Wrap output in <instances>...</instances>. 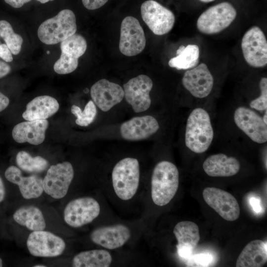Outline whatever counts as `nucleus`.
<instances>
[{"label": "nucleus", "mask_w": 267, "mask_h": 267, "mask_svg": "<svg viewBox=\"0 0 267 267\" xmlns=\"http://www.w3.org/2000/svg\"><path fill=\"white\" fill-rule=\"evenodd\" d=\"M213 137L214 131L208 112L201 108L193 109L187 120L186 146L195 153H201L209 148Z\"/></svg>", "instance_id": "1"}, {"label": "nucleus", "mask_w": 267, "mask_h": 267, "mask_svg": "<svg viewBox=\"0 0 267 267\" xmlns=\"http://www.w3.org/2000/svg\"><path fill=\"white\" fill-rule=\"evenodd\" d=\"M179 175L172 163L163 161L155 167L151 178V197L153 202L162 206L168 204L178 186Z\"/></svg>", "instance_id": "2"}, {"label": "nucleus", "mask_w": 267, "mask_h": 267, "mask_svg": "<svg viewBox=\"0 0 267 267\" xmlns=\"http://www.w3.org/2000/svg\"><path fill=\"white\" fill-rule=\"evenodd\" d=\"M76 19L71 10H61L56 16L43 22L38 29V36L44 44L52 45L61 43L75 34Z\"/></svg>", "instance_id": "3"}, {"label": "nucleus", "mask_w": 267, "mask_h": 267, "mask_svg": "<svg viewBox=\"0 0 267 267\" xmlns=\"http://www.w3.org/2000/svg\"><path fill=\"white\" fill-rule=\"evenodd\" d=\"M139 177L137 159L128 157L118 162L112 174L113 186L118 197L123 200L131 199L138 188Z\"/></svg>", "instance_id": "4"}, {"label": "nucleus", "mask_w": 267, "mask_h": 267, "mask_svg": "<svg viewBox=\"0 0 267 267\" xmlns=\"http://www.w3.org/2000/svg\"><path fill=\"white\" fill-rule=\"evenodd\" d=\"M236 15V10L231 3L222 2L204 11L197 19V28L205 34L219 33L227 28Z\"/></svg>", "instance_id": "5"}, {"label": "nucleus", "mask_w": 267, "mask_h": 267, "mask_svg": "<svg viewBox=\"0 0 267 267\" xmlns=\"http://www.w3.org/2000/svg\"><path fill=\"white\" fill-rule=\"evenodd\" d=\"M241 48L246 62L255 68L265 67L267 64V41L263 31L254 26L244 34Z\"/></svg>", "instance_id": "6"}, {"label": "nucleus", "mask_w": 267, "mask_h": 267, "mask_svg": "<svg viewBox=\"0 0 267 267\" xmlns=\"http://www.w3.org/2000/svg\"><path fill=\"white\" fill-rule=\"evenodd\" d=\"M71 164L64 162L52 165L43 179L44 191L54 199H61L67 194L74 178Z\"/></svg>", "instance_id": "7"}, {"label": "nucleus", "mask_w": 267, "mask_h": 267, "mask_svg": "<svg viewBox=\"0 0 267 267\" xmlns=\"http://www.w3.org/2000/svg\"><path fill=\"white\" fill-rule=\"evenodd\" d=\"M143 20L156 35H163L173 28L175 16L169 9L154 0H148L141 5Z\"/></svg>", "instance_id": "8"}, {"label": "nucleus", "mask_w": 267, "mask_h": 267, "mask_svg": "<svg viewBox=\"0 0 267 267\" xmlns=\"http://www.w3.org/2000/svg\"><path fill=\"white\" fill-rule=\"evenodd\" d=\"M100 206L90 197L79 198L70 201L65 207V222L73 227H79L92 222L99 215Z\"/></svg>", "instance_id": "9"}, {"label": "nucleus", "mask_w": 267, "mask_h": 267, "mask_svg": "<svg viewBox=\"0 0 267 267\" xmlns=\"http://www.w3.org/2000/svg\"><path fill=\"white\" fill-rule=\"evenodd\" d=\"M26 244L29 253L38 257L59 256L66 247L62 238L44 230L33 231L29 234Z\"/></svg>", "instance_id": "10"}, {"label": "nucleus", "mask_w": 267, "mask_h": 267, "mask_svg": "<svg viewBox=\"0 0 267 267\" xmlns=\"http://www.w3.org/2000/svg\"><path fill=\"white\" fill-rule=\"evenodd\" d=\"M145 44V36L138 20L133 16L125 17L121 25V52L128 56H135L143 51Z\"/></svg>", "instance_id": "11"}, {"label": "nucleus", "mask_w": 267, "mask_h": 267, "mask_svg": "<svg viewBox=\"0 0 267 267\" xmlns=\"http://www.w3.org/2000/svg\"><path fill=\"white\" fill-rule=\"evenodd\" d=\"M202 195L206 203L224 220L234 221L239 218V205L230 193L218 188L208 187L203 190Z\"/></svg>", "instance_id": "12"}, {"label": "nucleus", "mask_w": 267, "mask_h": 267, "mask_svg": "<svg viewBox=\"0 0 267 267\" xmlns=\"http://www.w3.org/2000/svg\"><path fill=\"white\" fill-rule=\"evenodd\" d=\"M123 87L125 99L135 112H141L149 108V92L153 87L150 77L145 75H138L130 80Z\"/></svg>", "instance_id": "13"}, {"label": "nucleus", "mask_w": 267, "mask_h": 267, "mask_svg": "<svg viewBox=\"0 0 267 267\" xmlns=\"http://www.w3.org/2000/svg\"><path fill=\"white\" fill-rule=\"evenodd\" d=\"M234 120L237 127L253 141L261 144L267 141V124L254 111L239 107L234 112Z\"/></svg>", "instance_id": "14"}, {"label": "nucleus", "mask_w": 267, "mask_h": 267, "mask_svg": "<svg viewBox=\"0 0 267 267\" xmlns=\"http://www.w3.org/2000/svg\"><path fill=\"white\" fill-rule=\"evenodd\" d=\"M182 83L193 96L202 98L211 93L214 78L207 65L202 63L185 72Z\"/></svg>", "instance_id": "15"}, {"label": "nucleus", "mask_w": 267, "mask_h": 267, "mask_svg": "<svg viewBox=\"0 0 267 267\" xmlns=\"http://www.w3.org/2000/svg\"><path fill=\"white\" fill-rule=\"evenodd\" d=\"M90 95L98 107L106 112L122 101L124 91L120 85L103 79L92 85Z\"/></svg>", "instance_id": "16"}, {"label": "nucleus", "mask_w": 267, "mask_h": 267, "mask_svg": "<svg viewBox=\"0 0 267 267\" xmlns=\"http://www.w3.org/2000/svg\"><path fill=\"white\" fill-rule=\"evenodd\" d=\"M159 126L157 120L149 115L134 117L120 127L122 137L128 140L147 138L155 133Z\"/></svg>", "instance_id": "17"}, {"label": "nucleus", "mask_w": 267, "mask_h": 267, "mask_svg": "<svg viewBox=\"0 0 267 267\" xmlns=\"http://www.w3.org/2000/svg\"><path fill=\"white\" fill-rule=\"evenodd\" d=\"M174 233L177 239V253L179 257L188 259L200 239L198 225L191 221H182L174 227Z\"/></svg>", "instance_id": "18"}, {"label": "nucleus", "mask_w": 267, "mask_h": 267, "mask_svg": "<svg viewBox=\"0 0 267 267\" xmlns=\"http://www.w3.org/2000/svg\"><path fill=\"white\" fill-rule=\"evenodd\" d=\"M129 228L123 224L100 227L90 234L91 241L108 249L122 246L130 238Z\"/></svg>", "instance_id": "19"}, {"label": "nucleus", "mask_w": 267, "mask_h": 267, "mask_svg": "<svg viewBox=\"0 0 267 267\" xmlns=\"http://www.w3.org/2000/svg\"><path fill=\"white\" fill-rule=\"evenodd\" d=\"M4 176L9 182L17 185L23 197L26 199L39 197L44 192L43 179L37 175L24 177L21 170L11 166L5 171Z\"/></svg>", "instance_id": "20"}, {"label": "nucleus", "mask_w": 267, "mask_h": 267, "mask_svg": "<svg viewBox=\"0 0 267 267\" xmlns=\"http://www.w3.org/2000/svg\"><path fill=\"white\" fill-rule=\"evenodd\" d=\"M48 127V122L46 119L21 122L14 127L12 137L18 143L28 142L39 145L44 141Z\"/></svg>", "instance_id": "21"}, {"label": "nucleus", "mask_w": 267, "mask_h": 267, "mask_svg": "<svg viewBox=\"0 0 267 267\" xmlns=\"http://www.w3.org/2000/svg\"><path fill=\"white\" fill-rule=\"evenodd\" d=\"M203 168L210 177H228L236 175L240 165L235 158L219 153L208 157L203 164Z\"/></svg>", "instance_id": "22"}, {"label": "nucleus", "mask_w": 267, "mask_h": 267, "mask_svg": "<svg viewBox=\"0 0 267 267\" xmlns=\"http://www.w3.org/2000/svg\"><path fill=\"white\" fill-rule=\"evenodd\" d=\"M59 106L58 102L54 97L48 95L39 96L27 104L22 117L27 121L46 119L54 114Z\"/></svg>", "instance_id": "23"}, {"label": "nucleus", "mask_w": 267, "mask_h": 267, "mask_svg": "<svg viewBox=\"0 0 267 267\" xmlns=\"http://www.w3.org/2000/svg\"><path fill=\"white\" fill-rule=\"evenodd\" d=\"M267 242L255 240L247 244L238 256L237 267H261L267 261Z\"/></svg>", "instance_id": "24"}, {"label": "nucleus", "mask_w": 267, "mask_h": 267, "mask_svg": "<svg viewBox=\"0 0 267 267\" xmlns=\"http://www.w3.org/2000/svg\"><path fill=\"white\" fill-rule=\"evenodd\" d=\"M14 221L32 231L44 229L46 223L41 210L33 205L24 206L13 214Z\"/></svg>", "instance_id": "25"}, {"label": "nucleus", "mask_w": 267, "mask_h": 267, "mask_svg": "<svg viewBox=\"0 0 267 267\" xmlns=\"http://www.w3.org/2000/svg\"><path fill=\"white\" fill-rule=\"evenodd\" d=\"M87 44L81 35L74 34L61 42V60L78 67V59L86 51Z\"/></svg>", "instance_id": "26"}, {"label": "nucleus", "mask_w": 267, "mask_h": 267, "mask_svg": "<svg viewBox=\"0 0 267 267\" xmlns=\"http://www.w3.org/2000/svg\"><path fill=\"white\" fill-rule=\"evenodd\" d=\"M110 254L105 250H91L82 252L72 260L74 267H108L112 262Z\"/></svg>", "instance_id": "27"}, {"label": "nucleus", "mask_w": 267, "mask_h": 267, "mask_svg": "<svg viewBox=\"0 0 267 267\" xmlns=\"http://www.w3.org/2000/svg\"><path fill=\"white\" fill-rule=\"evenodd\" d=\"M199 48L197 45H180L177 50V56L171 58L169 65L178 70L193 68L199 63Z\"/></svg>", "instance_id": "28"}, {"label": "nucleus", "mask_w": 267, "mask_h": 267, "mask_svg": "<svg viewBox=\"0 0 267 267\" xmlns=\"http://www.w3.org/2000/svg\"><path fill=\"white\" fill-rule=\"evenodd\" d=\"M16 162L21 169L28 173H40L48 166V162L45 159L40 156L32 157L24 151L18 152Z\"/></svg>", "instance_id": "29"}, {"label": "nucleus", "mask_w": 267, "mask_h": 267, "mask_svg": "<svg viewBox=\"0 0 267 267\" xmlns=\"http://www.w3.org/2000/svg\"><path fill=\"white\" fill-rule=\"evenodd\" d=\"M0 37L3 40L12 54L19 53L23 42V38L14 32L10 23L5 20H0Z\"/></svg>", "instance_id": "30"}, {"label": "nucleus", "mask_w": 267, "mask_h": 267, "mask_svg": "<svg viewBox=\"0 0 267 267\" xmlns=\"http://www.w3.org/2000/svg\"><path fill=\"white\" fill-rule=\"evenodd\" d=\"M71 111L77 117L76 123L84 127L88 126L93 121L97 113L95 104L91 100L87 103L83 111L75 105L72 106Z\"/></svg>", "instance_id": "31"}, {"label": "nucleus", "mask_w": 267, "mask_h": 267, "mask_svg": "<svg viewBox=\"0 0 267 267\" xmlns=\"http://www.w3.org/2000/svg\"><path fill=\"white\" fill-rule=\"evenodd\" d=\"M259 86L261 95L251 101L250 106L258 111H264L267 108V78H262L260 80Z\"/></svg>", "instance_id": "32"}, {"label": "nucleus", "mask_w": 267, "mask_h": 267, "mask_svg": "<svg viewBox=\"0 0 267 267\" xmlns=\"http://www.w3.org/2000/svg\"><path fill=\"white\" fill-rule=\"evenodd\" d=\"M214 258L210 253L193 254L188 259L187 267H209L214 263Z\"/></svg>", "instance_id": "33"}, {"label": "nucleus", "mask_w": 267, "mask_h": 267, "mask_svg": "<svg viewBox=\"0 0 267 267\" xmlns=\"http://www.w3.org/2000/svg\"><path fill=\"white\" fill-rule=\"evenodd\" d=\"M108 0H82L84 6L88 9L94 10L104 5Z\"/></svg>", "instance_id": "34"}, {"label": "nucleus", "mask_w": 267, "mask_h": 267, "mask_svg": "<svg viewBox=\"0 0 267 267\" xmlns=\"http://www.w3.org/2000/svg\"><path fill=\"white\" fill-rule=\"evenodd\" d=\"M0 58L7 63L13 61L12 54L5 44H0Z\"/></svg>", "instance_id": "35"}, {"label": "nucleus", "mask_w": 267, "mask_h": 267, "mask_svg": "<svg viewBox=\"0 0 267 267\" xmlns=\"http://www.w3.org/2000/svg\"><path fill=\"white\" fill-rule=\"evenodd\" d=\"M250 204L253 210L257 213H261L262 211L261 198L259 197H252L250 199Z\"/></svg>", "instance_id": "36"}, {"label": "nucleus", "mask_w": 267, "mask_h": 267, "mask_svg": "<svg viewBox=\"0 0 267 267\" xmlns=\"http://www.w3.org/2000/svg\"><path fill=\"white\" fill-rule=\"evenodd\" d=\"M10 66L3 60H0V79L7 75L11 71Z\"/></svg>", "instance_id": "37"}, {"label": "nucleus", "mask_w": 267, "mask_h": 267, "mask_svg": "<svg viewBox=\"0 0 267 267\" xmlns=\"http://www.w3.org/2000/svg\"><path fill=\"white\" fill-rule=\"evenodd\" d=\"M31 0H4V2L15 8L21 7L24 4L29 2Z\"/></svg>", "instance_id": "38"}, {"label": "nucleus", "mask_w": 267, "mask_h": 267, "mask_svg": "<svg viewBox=\"0 0 267 267\" xmlns=\"http://www.w3.org/2000/svg\"><path fill=\"white\" fill-rule=\"evenodd\" d=\"M9 103V99L0 91V112L4 110Z\"/></svg>", "instance_id": "39"}, {"label": "nucleus", "mask_w": 267, "mask_h": 267, "mask_svg": "<svg viewBox=\"0 0 267 267\" xmlns=\"http://www.w3.org/2000/svg\"><path fill=\"white\" fill-rule=\"evenodd\" d=\"M5 195V189L2 179L0 177V203L4 199Z\"/></svg>", "instance_id": "40"}, {"label": "nucleus", "mask_w": 267, "mask_h": 267, "mask_svg": "<svg viewBox=\"0 0 267 267\" xmlns=\"http://www.w3.org/2000/svg\"><path fill=\"white\" fill-rule=\"evenodd\" d=\"M267 110H266L265 114L264 115V117L263 118V120L264 122L267 124Z\"/></svg>", "instance_id": "41"}, {"label": "nucleus", "mask_w": 267, "mask_h": 267, "mask_svg": "<svg viewBox=\"0 0 267 267\" xmlns=\"http://www.w3.org/2000/svg\"><path fill=\"white\" fill-rule=\"evenodd\" d=\"M39 2H40L42 3H45L46 2H47L49 1H52L53 0H36Z\"/></svg>", "instance_id": "42"}, {"label": "nucleus", "mask_w": 267, "mask_h": 267, "mask_svg": "<svg viewBox=\"0 0 267 267\" xmlns=\"http://www.w3.org/2000/svg\"><path fill=\"white\" fill-rule=\"evenodd\" d=\"M199 0L203 2H209L214 1L215 0Z\"/></svg>", "instance_id": "43"}, {"label": "nucleus", "mask_w": 267, "mask_h": 267, "mask_svg": "<svg viewBox=\"0 0 267 267\" xmlns=\"http://www.w3.org/2000/svg\"><path fill=\"white\" fill-rule=\"evenodd\" d=\"M33 267H46V266H45V265H35Z\"/></svg>", "instance_id": "44"}, {"label": "nucleus", "mask_w": 267, "mask_h": 267, "mask_svg": "<svg viewBox=\"0 0 267 267\" xmlns=\"http://www.w3.org/2000/svg\"><path fill=\"white\" fill-rule=\"evenodd\" d=\"M2 267V261L1 259L0 258V267Z\"/></svg>", "instance_id": "45"}]
</instances>
